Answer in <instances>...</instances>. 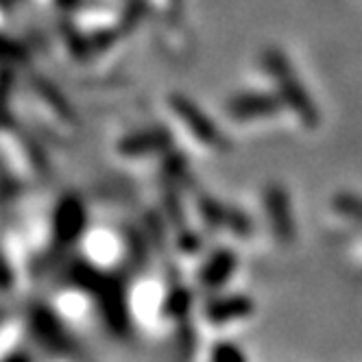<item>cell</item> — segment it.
Returning a JSON list of instances; mask_svg holds the SVG:
<instances>
[{
  "label": "cell",
  "instance_id": "4",
  "mask_svg": "<svg viewBox=\"0 0 362 362\" xmlns=\"http://www.w3.org/2000/svg\"><path fill=\"white\" fill-rule=\"evenodd\" d=\"M284 110V100L277 92H262V90H249L231 96L225 103V112L231 116V120L249 122V120H260L271 118Z\"/></svg>",
  "mask_w": 362,
  "mask_h": 362
},
{
  "label": "cell",
  "instance_id": "1",
  "mask_svg": "<svg viewBox=\"0 0 362 362\" xmlns=\"http://www.w3.org/2000/svg\"><path fill=\"white\" fill-rule=\"evenodd\" d=\"M262 66L271 79L277 83V94L284 100V107L293 110L305 127L319 124V112L315 103L310 100L305 88L301 86L299 76H295L291 62L277 48H267L262 53Z\"/></svg>",
  "mask_w": 362,
  "mask_h": 362
},
{
  "label": "cell",
  "instance_id": "11",
  "mask_svg": "<svg viewBox=\"0 0 362 362\" xmlns=\"http://www.w3.org/2000/svg\"><path fill=\"white\" fill-rule=\"evenodd\" d=\"M334 210L343 212L345 216L362 221V199L356 194H339L334 199Z\"/></svg>",
  "mask_w": 362,
  "mask_h": 362
},
{
  "label": "cell",
  "instance_id": "3",
  "mask_svg": "<svg viewBox=\"0 0 362 362\" xmlns=\"http://www.w3.org/2000/svg\"><path fill=\"white\" fill-rule=\"evenodd\" d=\"M168 107L181 122V127L201 144L212 146V148H225L227 142L221 134V129L210 116L205 114L194 100H190L184 94H170L168 96Z\"/></svg>",
  "mask_w": 362,
  "mask_h": 362
},
{
  "label": "cell",
  "instance_id": "9",
  "mask_svg": "<svg viewBox=\"0 0 362 362\" xmlns=\"http://www.w3.org/2000/svg\"><path fill=\"white\" fill-rule=\"evenodd\" d=\"M31 327L35 332V339L44 345V347H50V349H68V334L64 329V323L59 319L57 313L48 308H37L33 313V321H31Z\"/></svg>",
  "mask_w": 362,
  "mask_h": 362
},
{
  "label": "cell",
  "instance_id": "5",
  "mask_svg": "<svg viewBox=\"0 0 362 362\" xmlns=\"http://www.w3.org/2000/svg\"><path fill=\"white\" fill-rule=\"evenodd\" d=\"M170 132L164 124H151L122 136L116 144V151L122 158H146V155L166 153L170 148Z\"/></svg>",
  "mask_w": 362,
  "mask_h": 362
},
{
  "label": "cell",
  "instance_id": "8",
  "mask_svg": "<svg viewBox=\"0 0 362 362\" xmlns=\"http://www.w3.org/2000/svg\"><path fill=\"white\" fill-rule=\"evenodd\" d=\"M238 269V255L234 249L221 247L216 251H212L205 262L199 269V284L205 291H221L225 284L234 277Z\"/></svg>",
  "mask_w": 362,
  "mask_h": 362
},
{
  "label": "cell",
  "instance_id": "10",
  "mask_svg": "<svg viewBox=\"0 0 362 362\" xmlns=\"http://www.w3.org/2000/svg\"><path fill=\"white\" fill-rule=\"evenodd\" d=\"M83 240H86V247H88V253H90V257H86V260H90L98 269L110 267L116 260L114 255L118 251V243H116L114 236L103 234V231H92V234H86Z\"/></svg>",
  "mask_w": 362,
  "mask_h": 362
},
{
  "label": "cell",
  "instance_id": "7",
  "mask_svg": "<svg viewBox=\"0 0 362 362\" xmlns=\"http://www.w3.org/2000/svg\"><path fill=\"white\" fill-rule=\"evenodd\" d=\"M253 313H255L253 299L243 293L216 295L203 305V319L210 325H229L236 321H245Z\"/></svg>",
  "mask_w": 362,
  "mask_h": 362
},
{
  "label": "cell",
  "instance_id": "2",
  "mask_svg": "<svg viewBox=\"0 0 362 362\" xmlns=\"http://www.w3.org/2000/svg\"><path fill=\"white\" fill-rule=\"evenodd\" d=\"M88 234V210L79 194H64L53 208L50 216V236L59 247H72Z\"/></svg>",
  "mask_w": 362,
  "mask_h": 362
},
{
  "label": "cell",
  "instance_id": "12",
  "mask_svg": "<svg viewBox=\"0 0 362 362\" xmlns=\"http://www.w3.org/2000/svg\"><path fill=\"white\" fill-rule=\"evenodd\" d=\"M210 358L216 360V362H223V360H245L247 354L243 349H238L236 343H231V341H218L210 349Z\"/></svg>",
  "mask_w": 362,
  "mask_h": 362
},
{
  "label": "cell",
  "instance_id": "6",
  "mask_svg": "<svg viewBox=\"0 0 362 362\" xmlns=\"http://www.w3.org/2000/svg\"><path fill=\"white\" fill-rule=\"evenodd\" d=\"M264 208L269 216V225L277 243L288 245L295 238V223H293V212H291V199L279 184H269L264 188Z\"/></svg>",
  "mask_w": 362,
  "mask_h": 362
}]
</instances>
